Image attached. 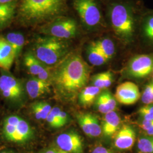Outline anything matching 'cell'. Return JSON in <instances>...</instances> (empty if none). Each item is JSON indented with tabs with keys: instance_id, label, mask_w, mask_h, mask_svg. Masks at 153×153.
I'll use <instances>...</instances> for the list:
<instances>
[{
	"instance_id": "31",
	"label": "cell",
	"mask_w": 153,
	"mask_h": 153,
	"mask_svg": "<svg viewBox=\"0 0 153 153\" xmlns=\"http://www.w3.org/2000/svg\"><path fill=\"white\" fill-rule=\"evenodd\" d=\"M93 86L99 88L100 89L104 88L103 72L99 73L92 76L91 78Z\"/></svg>"
},
{
	"instance_id": "12",
	"label": "cell",
	"mask_w": 153,
	"mask_h": 153,
	"mask_svg": "<svg viewBox=\"0 0 153 153\" xmlns=\"http://www.w3.org/2000/svg\"><path fill=\"white\" fill-rule=\"evenodd\" d=\"M136 134L133 127L124 125L116 132L114 138V146L120 150H130L134 146Z\"/></svg>"
},
{
	"instance_id": "19",
	"label": "cell",
	"mask_w": 153,
	"mask_h": 153,
	"mask_svg": "<svg viewBox=\"0 0 153 153\" xmlns=\"http://www.w3.org/2000/svg\"><path fill=\"white\" fill-rule=\"evenodd\" d=\"M24 64L28 71L33 76H38L47 68L32 52L27 53L24 57Z\"/></svg>"
},
{
	"instance_id": "26",
	"label": "cell",
	"mask_w": 153,
	"mask_h": 153,
	"mask_svg": "<svg viewBox=\"0 0 153 153\" xmlns=\"http://www.w3.org/2000/svg\"><path fill=\"white\" fill-rule=\"evenodd\" d=\"M91 115L90 113H81L76 116L80 127L85 134L89 137H90Z\"/></svg>"
},
{
	"instance_id": "39",
	"label": "cell",
	"mask_w": 153,
	"mask_h": 153,
	"mask_svg": "<svg viewBox=\"0 0 153 153\" xmlns=\"http://www.w3.org/2000/svg\"><path fill=\"white\" fill-rule=\"evenodd\" d=\"M13 1V0H0V4H7Z\"/></svg>"
},
{
	"instance_id": "21",
	"label": "cell",
	"mask_w": 153,
	"mask_h": 153,
	"mask_svg": "<svg viewBox=\"0 0 153 153\" xmlns=\"http://www.w3.org/2000/svg\"><path fill=\"white\" fill-rule=\"evenodd\" d=\"M101 89L94 86L83 88L79 95V103L83 106H89L93 104L98 97Z\"/></svg>"
},
{
	"instance_id": "14",
	"label": "cell",
	"mask_w": 153,
	"mask_h": 153,
	"mask_svg": "<svg viewBox=\"0 0 153 153\" xmlns=\"http://www.w3.org/2000/svg\"><path fill=\"white\" fill-rule=\"evenodd\" d=\"M120 117L115 111L105 114L102 123V133L105 137H111L118 131L120 124Z\"/></svg>"
},
{
	"instance_id": "4",
	"label": "cell",
	"mask_w": 153,
	"mask_h": 153,
	"mask_svg": "<svg viewBox=\"0 0 153 153\" xmlns=\"http://www.w3.org/2000/svg\"><path fill=\"white\" fill-rule=\"evenodd\" d=\"M69 50L68 40L45 35L36 39L33 53L44 65L52 66L64 60Z\"/></svg>"
},
{
	"instance_id": "40",
	"label": "cell",
	"mask_w": 153,
	"mask_h": 153,
	"mask_svg": "<svg viewBox=\"0 0 153 153\" xmlns=\"http://www.w3.org/2000/svg\"><path fill=\"white\" fill-rule=\"evenodd\" d=\"M0 153H16L13 152H9V151H4V152H0Z\"/></svg>"
},
{
	"instance_id": "36",
	"label": "cell",
	"mask_w": 153,
	"mask_h": 153,
	"mask_svg": "<svg viewBox=\"0 0 153 153\" xmlns=\"http://www.w3.org/2000/svg\"><path fill=\"white\" fill-rule=\"evenodd\" d=\"M141 126L144 131H146L149 129L153 127V121L143 120L141 122Z\"/></svg>"
},
{
	"instance_id": "1",
	"label": "cell",
	"mask_w": 153,
	"mask_h": 153,
	"mask_svg": "<svg viewBox=\"0 0 153 153\" xmlns=\"http://www.w3.org/2000/svg\"><path fill=\"white\" fill-rule=\"evenodd\" d=\"M144 9L135 0H107V22L115 36L130 45L137 39L140 18Z\"/></svg>"
},
{
	"instance_id": "8",
	"label": "cell",
	"mask_w": 153,
	"mask_h": 153,
	"mask_svg": "<svg viewBox=\"0 0 153 153\" xmlns=\"http://www.w3.org/2000/svg\"><path fill=\"white\" fill-rule=\"evenodd\" d=\"M58 148L68 153H83L81 136L74 131H67L59 135L56 140Z\"/></svg>"
},
{
	"instance_id": "18",
	"label": "cell",
	"mask_w": 153,
	"mask_h": 153,
	"mask_svg": "<svg viewBox=\"0 0 153 153\" xmlns=\"http://www.w3.org/2000/svg\"><path fill=\"white\" fill-rule=\"evenodd\" d=\"M96 47L108 60L111 59L116 52L114 42L108 37H103L94 41Z\"/></svg>"
},
{
	"instance_id": "25",
	"label": "cell",
	"mask_w": 153,
	"mask_h": 153,
	"mask_svg": "<svg viewBox=\"0 0 153 153\" xmlns=\"http://www.w3.org/2000/svg\"><path fill=\"white\" fill-rule=\"evenodd\" d=\"M138 153H153V137L143 136L137 141Z\"/></svg>"
},
{
	"instance_id": "6",
	"label": "cell",
	"mask_w": 153,
	"mask_h": 153,
	"mask_svg": "<svg viewBox=\"0 0 153 153\" xmlns=\"http://www.w3.org/2000/svg\"><path fill=\"white\" fill-rule=\"evenodd\" d=\"M40 31L46 36L68 40L79 35V28L74 18L64 16L43 25Z\"/></svg>"
},
{
	"instance_id": "32",
	"label": "cell",
	"mask_w": 153,
	"mask_h": 153,
	"mask_svg": "<svg viewBox=\"0 0 153 153\" xmlns=\"http://www.w3.org/2000/svg\"><path fill=\"white\" fill-rule=\"evenodd\" d=\"M103 78H104V88H109L112 85L113 81V75L110 71L103 72Z\"/></svg>"
},
{
	"instance_id": "23",
	"label": "cell",
	"mask_w": 153,
	"mask_h": 153,
	"mask_svg": "<svg viewBox=\"0 0 153 153\" xmlns=\"http://www.w3.org/2000/svg\"><path fill=\"white\" fill-rule=\"evenodd\" d=\"M5 39L13 49L16 58L18 57L25 45L24 36L21 33H10L6 35Z\"/></svg>"
},
{
	"instance_id": "2",
	"label": "cell",
	"mask_w": 153,
	"mask_h": 153,
	"mask_svg": "<svg viewBox=\"0 0 153 153\" xmlns=\"http://www.w3.org/2000/svg\"><path fill=\"white\" fill-rule=\"evenodd\" d=\"M90 69L78 53L67 55L61 61L53 75L57 90L66 95H72L87 84Z\"/></svg>"
},
{
	"instance_id": "37",
	"label": "cell",
	"mask_w": 153,
	"mask_h": 153,
	"mask_svg": "<svg viewBox=\"0 0 153 153\" xmlns=\"http://www.w3.org/2000/svg\"><path fill=\"white\" fill-rule=\"evenodd\" d=\"M42 153H68L59 148H50L45 150Z\"/></svg>"
},
{
	"instance_id": "22",
	"label": "cell",
	"mask_w": 153,
	"mask_h": 153,
	"mask_svg": "<svg viewBox=\"0 0 153 153\" xmlns=\"http://www.w3.org/2000/svg\"><path fill=\"white\" fill-rule=\"evenodd\" d=\"M16 4L14 1L0 4V27L4 26L12 19L15 14Z\"/></svg>"
},
{
	"instance_id": "28",
	"label": "cell",
	"mask_w": 153,
	"mask_h": 153,
	"mask_svg": "<svg viewBox=\"0 0 153 153\" xmlns=\"http://www.w3.org/2000/svg\"><path fill=\"white\" fill-rule=\"evenodd\" d=\"M141 100L145 105L153 103V82L148 83L145 86L141 95Z\"/></svg>"
},
{
	"instance_id": "10",
	"label": "cell",
	"mask_w": 153,
	"mask_h": 153,
	"mask_svg": "<svg viewBox=\"0 0 153 153\" xmlns=\"http://www.w3.org/2000/svg\"><path fill=\"white\" fill-rule=\"evenodd\" d=\"M141 96L137 85L133 82L127 81L123 82L117 86L115 98L121 104L132 105L137 102Z\"/></svg>"
},
{
	"instance_id": "11",
	"label": "cell",
	"mask_w": 153,
	"mask_h": 153,
	"mask_svg": "<svg viewBox=\"0 0 153 153\" xmlns=\"http://www.w3.org/2000/svg\"><path fill=\"white\" fill-rule=\"evenodd\" d=\"M0 91L6 98L16 99L23 93L21 83L14 77L4 74L0 77Z\"/></svg>"
},
{
	"instance_id": "16",
	"label": "cell",
	"mask_w": 153,
	"mask_h": 153,
	"mask_svg": "<svg viewBox=\"0 0 153 153\" xmlns=\"http://www.w3.org/2000/svg\"><path fill=\"white\" fill-rule=\"evenodd\" d=\"M15 58V53L10 44L6 39L0 37V68L9 71Z\"/></svg>"
},
{
	"instance_id": "33",
	"label": "cell",
	"mask_w": 153,
	"mask_h": 153,
	"mask_svg": "<svg viewBox=\"0 0 153 153\" xmlns=\"http://www.w3.org/2000/svg\"><path fill=\"white\" fill-rule=\"evenodd\" d=\"M59 121L60 123L61 127L63 126H65L66 124L69 120V117H68V115L67 114V113H66L65 112L61 111V109L59 114Z\"/></svg>"
},
{
	"instance_id": "24",
	"label": "cell",
	"mask_w": 153,
	"mask_h": 153,
	"mask_svg": "<svg viewBox=\"0 0 153 153\" xmlns=\"http://www.w3.org/2000/svg\"><path fill=\"white\" fill-rule=\"evenodd\" d=\"M33 115L37 120H46L48 115L52 109L51 105L44 102H35L31 105Z\"/></svg>"
},
{
	"instance_id": "3",
	"label": "cell",
	"mask_w": 153,
	"mask_h": 153,
	"mask_svg": "<svg viewBox=\"0 0 153 153\" xmlns=\"http://www.w3.org/2000/svg\"><path fill=\"white\" fill-rule=\"evenodd\" d=\"M66 10V0H22L18 18L25 25L43 26L64 16Z\"/></svg>"
},
{
	"instance_id": "15",
	"label": "cell",
	"mask_w": 153,
	"mask_h": 153,
	"mask_svg": "<svg viewBox=\"0 0 153 153\" xmlns=\"http://www.w3.org/2000/svg\"><path fill=\"white\" fill-rule=\"evenodd\" d=\"M95 104L99 112L103 114L114 111L117 106L115 97L112 93L107 90L99 94Z\"/></svg>"
},
{
	"instance_id": "17",
	"label": "cell",
	"mask_w": 153,
	"mask_h": 153,
	"mask_svg": "<svg viewBox=\"0 0 153 153\" xmlns=\"http://www.w3.org/2000/svg\"><path fill=\"white\" fill-rule=\"evenodd\" d=\"M26 88L31 98H37L49 91V83L42 81L38 78H33L28 81Z\"/></svg>"
},
{
	"instance_id": "35",
	"label": "cell",
	"mask_w": 153,
	"mask_h": 153,
	"mask_svg": "<svg viewBox=\"0 0 153 153\" xmlns=\"http://www.w3.org/2000/svg\"><path fill=\"white\" fill-rule=\"evenodd\" d=\"M91 153H114L112 151L107 148L100 146L93 149Z\"/></svg>"
},
{
	"instance_id": "29",
	"label": "cell",
	"mask_w": 153,
	"mask_h": 153,
	"mask_svg": "<svg viewBox=\"0 0 153 153\" xmlns=\"http://www.w3.org/2000/svg\"><path fill=\"white\" fill-rule=\"evenodd\" d=\"M102 133V126H100L98 118L92 114L91 117L90 137H99Z\"/></svg>"
},
{
	"instance_id": "27",
	"label": "cell",
	"mask_w": 153,
	"mask_h": 153,
	"mask_svg": "<svg viewBox=\"0 0 153 153\" xmlns=\"http://www.w3.org/2000/svg\"><path fill=\"white\" fill-rule=\"evenodd\" d=\"M60 111V108L59 107H55L52 108L45 120L50 126L53 128H60L61 127L59 119V114Z\"/></svg>"
},
{
	"instance_id": "9",
	"label": "cell",
	"mask_w": 153,
	"mask_h": 153,
	"mask_svg": "<svg viewBox=\"0 0 153 153\" xmlns=\"http://www.w3.org/2000/svg\"><path fill=\"white\" fill-rule=\"evenodd\" d=\"M137 39L142 43L153 47V10L144 9L139 22Z\"/></svg>"
},
{
	"instance_id": "20",
	"label": "cell",
	"mask_w": 153,
	"mask_h": 153,
	"mask_svg": "<svg viewBox=\"0 0 153 153\" xmlns=\"http://www.w3.org/2000/svg\"><path fill=\"white\" fill-rule=\"evenodd\" d=\"M86 55L89 62L94 66L102 65L108 61L98 49L94 42H91L88 45Z\"/></svg>"
},
{
	"instance_id": "7",
	"label": "cell",
	"mask_w": 153,
	"mask_h": 153,
	"mask_svg": "<svg viewBox=\"0 0 153 153\" xmlns=\"http://www.w3.org/2000/svg\"><path fill=\"white\" fill-rule=\"evenodd\" d=\"M126 71L135 78H144L153 73V53L133 56L128 62Z\"/></svg>"
},
{
	"instance_id": "38",
	"label": "cell",
	"mask_w": 153,
	"mask_h": 153,
	"mask_svg": "<svg viewBox=\"0 0 153 153\" xmlns=\"http://www.w3.org/2000/svg\"><path fill=\"white\" fill-rule=\"evenodd\" d=\"M146 134L147 136H152L153 137V126L150 128V129H149L146 131H145Z\"/></svg>"
},
{
	"instance_id": "13",
	"label": "cell",
	"mask_w": 153,
	"mask_h": 153,
	"mask_svg": "<svg viewBox=\"0 0 153 153\" xmlns=\"http://www.w3.org/2000/svg\"><path fill=\"white\" fill-rule=\"evenodd\" d=\"M11 116L16 126V143H24L30 140L33 136V131L30 124L18 116Z\"/></svg>"
},
{
	"instance_id": "5",
	"label": "cell",
	"mask_w": 153,
	"mask_h": 153,
	"mask_svg": "<svg viewBox=\"0 0 153 153\" xmlns=\"http://www.w3.org/2000/svg\"><path fill=\"white\" fill-rule=\"evenodd\" d=\"M73 5L86 31L95 33L104 27V18L98 0H73Z\"/></svg>"
},
{
	"instance_id": "34",
	"label": "cell",
	"mask_w": 153,
	"mask_h": 153,
	"mask_svg": "<svg viewBox=\"0 0 153 153\" xmlns=\"http://www.w3.org/2000/svg\"><path fill=\"white\" fill-rule=\"evenodd\" d=\"M49 77H50V71H49L48 69L46 68L44 71L39 74L37 76V78L39 79L45 81V82H49Z\"/></svg>"
},
{
	"instance_id": "30",
	"label": "cell",
	"mask_w": 153,
	"mask_h": 153,
	"mask_svg": "<svg viewBox=\"0 0 153 153\" xmlns=\"http://www.w3.org/2000/svg\"><path fill=\"white\" fill-rule=\"evenodd\" d=\"M139 114L141 115L143 120L153 121V106L146 105L139 109Z\"/></svg>"
}]
</instances>
